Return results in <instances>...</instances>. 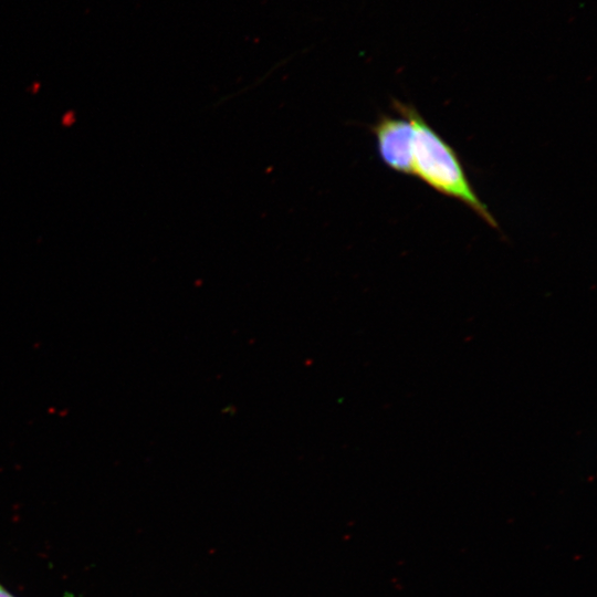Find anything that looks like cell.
I'll use <instances>...</instances> for the list:
<instances>
[{"label":"cell","instance_id":"obj_1","mask_svg":"<svg viewBox=\"0 0 597 597\" xmlns=\"http://www.w3.org/2000/svg\"><path fill=\"white\" fill-rule=\"evenodd\" d=\"M392 105L412 125V175L439 193L464 203L489 226L498 229V222L475 193L454 149L412 105L399 101Z\"/></svg>","mask_w":597,"mask_h":597},{"label":"cell","instance_id":"obj_2","mask_svg":"<svg viewBox=\"0 0 597 597\" xmlns=\"http://www.w3.org/2000/svg\"><path fill=\"white\" fill-rule=\"evenodd\" d=\"M370 128L383 163L397 172L411 175L413 144L411 123L404 116L392 117L385 114Z\"/></svg>","mask_w":597,"mask_h":597},{"label":"cell","instance_id":"obj_3","mask_svg":"<svg viewBox=\"0 0 597 597\" xmlns=\"http://www.w3.org/2000/svg\"><path fill=\"white\" fill-rule=\"evenodd\" d=\"M0 597H15L12 595L8 589H6L2 585H0Z\"/></svg>","mask_w":597,"mask_h":597}]
</instances>
